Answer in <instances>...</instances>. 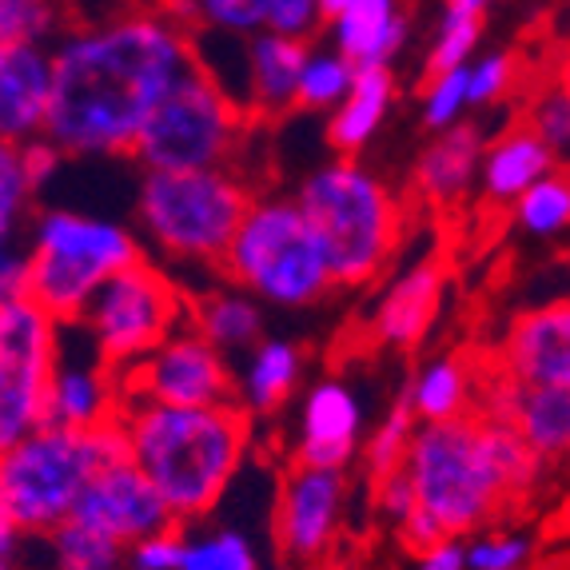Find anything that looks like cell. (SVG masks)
<instances>
[{"mask_svg": "<svg viewBox=\"0 0 570 570\" xmlns=\"http://www.w3.org/2000/svg\"><path fill=\"white\" fill-rule=\"evenodd\" d=\"M191 320L184 292L153 264H132L96 287L77 324L92 335L96 352L112 371H128L156 352L176 327Z\"/></svg>", "mask_w": 570, "mask_h": 570, "instance_id": "10", "label": "cell"}, {"mask_svg": "<svg viewBox=\"0 0 570 570\" xmlns=\"http://www.w3.org/2000/svg\"><path fill=\"white\" fill-rule=\"evenodd\" d=\"M299 208L324 244L335 287H363L380 276L403 239V212L383 180L352 160L315 168L299 191Z\"/></svg>", "mask_w": 570, "mask_h": 570, "instance_id": "4", "label": "cell"}, {"mask_svg": "<svg viewBox=\"0 0 570 570\" xmlns=\"http://www.w3.org/2000/svg\"><path fill=\"white\" fill-rule=\"evenodd\" d=\"M403 466L415 483L419 511H428L455 539L483 531L494 514L511 507V494L487 455L483 419L475 411L419 423Z\"/></svg>", "mask_w": 570, "mask_h": 570, "instance_id": "7", "label": "cell"}, {"mask_svg": "<svg viewBox=\"0 0 570 570\" xmlns=\"http://www.w3.org/2000/svg\"><path fill=\"white\" fill-rule=\"evenodd\" d=\"M554 164H559V156L547 148V140L531 124H519L494 144H487L479 184H483L491 204H519L547 171H554Z\"/></svg>", "mask_w": 570, "mask_h": 570, "instance_id": "23", "label": "cell"}, {"mask_svg": "<svg viewBox=\"0 0 570 570\" xmlns=\"http://www.w3.org/2000/svg\"><path fill=\"white\" fill-rule=\"evenodd\" d=\"M531 559V539L527 534H479L466 542V562L471 570H523Z\"/></svg>", "mask_w": 570, "mask_h": 570, "instance_id": "40", "label": "cell"}, {"mask_svg": "<svg viewBox=\"0 0 570 570\" xmlns=\"http://www.w3.org/2000/svg\"><path fill=\"white\" fill-rule=\"evenodd\" d=\"M551 80H554V85L562 88V92L570 96V45H567V48H562V52H559V65H554Z\"/></svg>", "mask_w": 570, "mask_h": 570, "instance_id": "50", "label": "cell"}, {"mask_svg": "<svg viewBox=\"0 0 570 570\" xmlns=\"http://www.w3.org/2000/svg\"><path fill=\"white\" fill-rule=\"evenodd\" d=\"M116 411H120V371L108 367L100 352L92 360H72L60 343L57 375L48 391V423L92 431L100 423H112Z\"/></svg>", "mask_w": 570, "mask_h": 570, "instance_id": "20", "label": "cell"}, {"mask_svg": "<svg viewBox=\"0 0 570 570\" xmlns=\"http://www.w3.org/2000/svg\"><path fill=\"white\" fill-rule=\"evenodd\" d=\"M307 57V40L259 29L247 45V112L284 116L287 108H295Z\"/></svg>", "mask_w": 570, "mask_h": 570, "instance_id": "22", "label": "cell"}, {"mask_svg": "<svg viewBox=\"0 0 570 570\" xmlns=\"http://www.w3.org/2000/svg\"><path fill=\"white\" fill-rule=\"evenodd\" d=\"M363 407L355 391L340 380H324L307 391L304 419H299V448L295 463L315 471H347L360 451Z\"/></svg>", "mask_w": 570, "mask_h": 570, "instance_id": "18", "label": "cell"}, {"mask_svg": "<svg viewBox=\"0 0 570 570\" xmlns=\"http://www.w3.org/2000/svg\"><path fill=\"white\" fill-rule=\"evenodd\" d=\"M371 494H375V511L387 514L395 527L407 523L411 514L419 511V494H415V483H411V475H407V466H400L395 475L380 479V483L371 487Z\"/></svg>", "mask_w": 570, "mask_h": 570, "instance_id": "45", "label": "cell"}, {"mask_svg": "<svg viewBox=\"0 0 570 570\" xmlns=\"http://www.w3.org/2000/svg\"><path fill=\"white\" fill-rule=\"evenodd\" d=\"M514 219L531 236H562L570 228V168L547 171L523 200L514 204Z\"/></svg>", "mask_w": 570, "mask_h": 570, "instance_id": "32", "label": "cell"}, {"mask_svg": "<svg viewBox=\"0 0 570 570\" xmlns=\"http://www.w3.org/2000/svg\"><path fill=\"white\" fill-rule=\"evenodd\" d=\"M191 327L208 335L219 352H252L264 340V307L252 292L232 287V292H204L191 304Z\"/></svg>", "mask_w": 570, "mask_h": 570, "instance_id": "27", "label": "cell"}, {"mask_svg": "<svg viewBox=\"0 0 570 570\" xmlns=\"http://www.w3.org/2000/svg\"><path fill=\"white\" fill-rule=\"evenodd\" d=\"M29 295V252L20 256L12 247H4V259H0V299H20Z\"/></svg>", "mask_w": 570, "mask_h": 570, "instance_id": "49", "label": "cell"}, {"mask_svg": "<svg viewBox=\"0 0 570 570\" xmlns=\"http://www.w3.org/2000/svg\"><path fill=\"white\" fill-rule=\"evenodd\" d=\"M244 120L247 108L232 100L216 72L196 57L144 124L132 156L144 168H228Z\"/></svg>", "mask_w": 570, "mask_h": 570, "instance_id": "9", "label": "cell"}, {"mask_svg": "<svg viewBox=\"0 0 570 570\" xmlns=\"http://www.w3.org/2000/svg\"><path fill=\"white\" fill-rule=\"evenodd\" d=\"M411 395H415V411L423 423H439V419H459L475 411V380L466 371L463 360H435L411 380Z\"/></svg>", "mask_w": 570, "mask_h": 570, "instance_id": "28", "label": "cell"}, {"mask_svg": "<svg viewBox=\"0 0 570 570\" xmlns=\"http://www.w3.org/2000/svg\"><path fill=\"white\" fill-rule=\"evenodd\" d=\"M471 108V65L439 72L423 88V124L431 132H443L451 124L463 120V112Z\"/></svg>", "mask_w": 570, "mask_h": 570, "instance_id": "37", "label": "cell"}, {"mask_svg": "<svg viewBox=\"0 0 570 570\" xmlns=\"http://www.w3.org/2000/svg\"><path fill=\"white\" fill-rule=\"evenodd\" d=\"M120 391L144 395L153 403H171V407L239 403V380L232 375L228 355L191 324L176 327L156 352L120 371Z\"/></svg>", "mask_w": 570, "mask_h": 570, "instance_id": "12", "label": "cell"}, {"mask_svg": "<svg viewBox=\"0 0 570 570\" xmlns=\"http://www.w3.org/2000/svg\"><path fill=\"white\" fill-rule=\"evenodd\" d=\"M479 37H483V12L448 9L443 20H439L428 60H423V77L431 80V77H439V72L471 65V52H475Z\"/></svg>", "mask_w": 570, "mask_h": 570, "instance_id": "35", "label": "cell"}, {"mask_svg": "<svg viewBox=\"0 0 570 570\" xmlns=\"http://www.w3.org/2000/svg\"><path fill=\"white\" fill-rule=\"evenodd\" d=\"M443 292H448V267L443 259H423V264L407 267L395 284L383 292L380 307L371 315V332L383 347H415L435 324L439 307H443Z\"/></svg>", "mask_w": 570, "mask_h": 570, "instance_id": "19", "label": "cell"}, {"mask_svg": "<svg viewBox=\"0 0 570 570\" xmlns=\"http://www.w3.org/2000/svg\"><path fill=\"white\" fill-rule=\"evenodd\" d=\"M448 9H466V12H487V4L491 0H443Z\"/></svg>", "mask_w": 570, "mask_h": 570, "instance_id": "52", "label": "cell"}, {"mask_svg": "<svg viewBox=\"0 0 570 570\" xmlns=\"http://www.w3.org/2000/svg\"><path fill=\"white\" fill-rule=\"evenodd\" d=\"M299 371H304V355L292 340H259L247 352L244 375H239V403L252 415H272L295 391Z\"/></svg>", "mask_w": 570, "mask_h": 570, "instance_id": "26", "label": "cell"}, {"mask_svg": "<svg viewBox=\"0 0 570 570\" xmlns=\"http://www.w3.org/2000/svg\"><path fill=\"white\" fill-rule=\"evenodd\" d=\"M0 451V519L24 534H52L68 523L96 471L132 455L120 419L92 431L45 423Z\"/></svg>", "mask_w": 570, "mask_h": 570, "instance_id": "3", "label": "cell"}, {"mask_svg": "<svg viewBox=\"0 0 570 570\" xmlns=\"http://www.w3.org/2000/svg\"><path fill=\"white\" fill-rule=\"evenodd\" d=\"M60 360V320L37 299H0V448L48 423V391Z\"/></svg>", "mask_w": 570, "mask_h": 570, "instance_id": "11", "label": "cell"}, {"mask_svg": "<svg viewBox=\"0 0 570 570\" xmlns=\"http://www.w3.org/2000/svg\"><path fill=\"white\" fill-rule=\"evenodd\" d=\"M343 507H347L343 471H315V466L295 463L284 491H279V511H276V539L287 559L295 562L320 559L335 542Z\"/></svg>", "mask_w": 570, "mask_h": 570, "instance_id": "14", "label": "cell"}, {"mask_svg": "<svg viewBox=\"0 0 570 570\" xmlns=\"http://www.w3.org/2000/svg\"><path fill=\"white\" fill-rule=\"evenodd\" d=\"M475 411L514 423L547 463L570 455V387H534L494 367L491 380L475 387Z\"/></svg>", "mask_w": 570, "mask_h": 570, "instance_id": "15", "label": "cell"}, {"mask_svg": "<svg viewBox=\"0 0 570 570\" xmlns=\"http://www.w3.org/2000/svg\"><path fill=\"white\" fill-rule=\"evenodd\" d=\"M355 60H347L340 48L332 52H312L304 68V80H299V92H295V108H340L347 100L355 85Z\"/></svg>", "mask_w": 570, "mask_h": 570, "instance_id": "34", "label": "cell"}, {"mask_svg": "<svg viewBox=\"0 0 570 570\" xmlns=\"http://www.w3.org/2000/svg\"><path fill=\"white\" fill-rule=\"evenodd\" d=\"M52 48L4 45L0 48V136L4 144H24L45 136L52 112Z\"/></svg>", "mask_w": 570, "mask_h": 570, "instance_id": "17", "label": "cell"}, {"mask_svg": "<svg viewBox=\"0 0 570 570\" xmlns=\"http://www.w3.org/2000/svg\"><path fill=\"white\" fill-rule=\"evenodd\" d=\"M519 65L511 52H487L483 60H471V108H487L503 100L514 88Z\"/></svg>", "mask_w": 570, "mask_h": 570, "instance_id": "41", "label": "cell"}, {"mask_svg": "<svg viewBox=\"0 0 570 570\" xmlns=\"http://www.w3.org/2000/svg\"><path fill=\"white\" fill-rule=\"evenodd\" d=\"M140 264V244L128 228L85 212H40L29 244V299L60 324L80 320L96 287Z\"/></svg>", "mask_w": 570, "mask_h": 570, "instance_id": "8", "label": "cell"}, {"mask_svg": "<svg viewBox=\"0 0 570 570\" xmlns=\"http://www.w3.org/2000/svg\"><path fill=\"white\" fill-rule=\"evenodd\" d=\"M499 367L534 387H570V299L514 315L499 347Z\"/></svg>", "mask_w": 570, "mask_h": 570, "instance_id": "16", "label": "cell"}, {"mask_svg": "<svg viewBox=\"0 0 570 570\" xmlns=\"http://www.w3.org/2000/svg\"><path fill=\"white\" fill-rule=\"evenodd\" d=\"M324 20L320 0H267V20L264 29L279 32V37H299L307 40Z\"/></svg>", "mask_w": 570, "mask_h": 570, "instance_id": "43", "label": "cell"}, {"mask_svg": "<svg viewBox=\"0 0 570 570\" xmlns=\"http://www.w3.org/2000/svg\"><path fill=\"white\" fill-rule=\"evenodd\" d=\"M335 48L355 65H391L407 40V17L400 0H355L340 20H332Z\"/></svg>", "mask_w": 570, "mask_h": 570, "instance_id": "25", "label": "cell"}, {"mask_svg": "<svg viewBox=\"0 0 570 570\" xmlns=\"http://www.w3.org/2000/svg\"><path fill=\"white\" fill-rule=\"evenodd\" d=\"M352 4H355V0H320V9H324V20H327V24H332V20H340L343 12L352 9Z\"/></svg>", "mask_w": 570, "mask_h": 570, "instance_id": "51", "label": "cell"}, {"mask_svg": "<svg viewBox=\"0 0 570 570\" xmlns=\"http://www.w3.org/2000/svg\"><path fill=\"white\" fill-rule=\"evenodd\" d=\"M256 196L228 168H144L140 228L171 259L219 264Z\"/></svg>", "mask_w": 570, "mask_h": 570, "instance_id": "6", "label": "cell"}, {"mask_svg": "<svg viewBox=\"0 0 570 570\" xmlns=\"http://www.w3.org/2000/svg\"><path fill=\"white\" fill-rule=\"evenodd\" d=\"M479 419H483L487 455H491L494 471H499V479H503L511 503H519V499H527V494L539 487L542 463H547V459L527 443V435L514 428V423H507V419H491V415H479Z\"/></svg>", "mask_w": 570, "mask_h": 570, "instance_id": "29", "label": "cell"}, {"mask_svg": "<svg viewBox=\"0 0 570 570\" xmlns=\"http://www.w3.org/2000/svg\"><path fill=\"white\" fill-rule=\"evenodd\" d=\"M527 124L547 140L559 160H570V96L559 85H542L527 105Z\"/></svg>", "mask_w": 570, "mask_h": 570, "instance_id": "39", "label": "cell"}, {"mask_svg": "<svg viewBox=\"0 0 570 570\" xmlns=\"http://www.w3.org/2000/svg\"><path fill=\"white\" fill-rule=\"evenodd\" d=\"M391 105H395V72H391V65H360L347 100L327 120V144L343 156L360 153L363 144L380 132Z\"/></svg>", "mask_w": 570, "mask_h": 570, "instance_id": "24", "label": "cell"}, {"mask_svg": "<svg viewBox=\"0 0 570 570\" xmlns=\"http://www.w3.org/2000/svg\"><path fill=\"white\" fill-rule=\"evenodd\" d=\"M219 272L259 304L276 307H307L335 287L324 244L295 196H267L252 204L219 259Z\"/></svg>", "mask_w": 570, "mask_h": 570, "instance_id": "5", "label": "cell"}, {"mask_svg": "<svg viewBox=\"0 0 570 570\" xmlns=\"http://www.w3.org/2000/svg\"><path fill=\"white\" fill-rule=\"evenodd\" d=\"M45 539L57 570H128V547L77 519L60 523Z\"/></svg>", "mask_w": 570, "mask_h": 570, "instance_id": "31", "label": "cell"}, {"mask_svg": "<svg viewBox=\"0 0 570 570\" xmlns=\"http://www.w3.org/2000/svg\"><path fill=\"white\" fill-rule=\"evenodd\" d=\"M247 415L252 411L244 403L171 407L128 391H120L116 411L132 459L160 487L180 523H196L224 499L252 439Z\"/></svg>", "mask_w": 570, "mask_h": 570, "instance_id": "2", "label": "cell"}, {"mask_svg": "<svg viewBox=\"0 0 570 570\" xmlns=\"http://www.w3.org/2000/svg\"><path fill=\"white\" fill-rule=\"evenodd\" d=\"M52 37H65V4L60 0H0V48L48 45Z\"/></svg>", "mask_w": 570, "mask_h": 570, "instance_id": "33", "label": "cell"}, {"mask_svg": "<svg viewBox=\"0 0 570 570\" xmlns=\"http://www.w3.org/2000/svg\"><path fill=\"white\" fill-rule=\"evenodd\" d=\"M72 519L112 534L124 547H136V542L153 539V534L180 527V519L160 494V487L144 475L132 455L96 471L92 483L80 494Z\"/></svg>", "mask_w": 570, "mask_h": 570, "instance_id": "13", "label": "cell"}, {"mask_svg": "<svg viewBox=\"0 0 570 570\" xmlns=\"http://www.w3.org/2000/svg\"><path fill=\"white\" fill-rule=\"evenodd\" d=\"M184 542H188V534H180V527L136 542V547H128V570H180Z\"/></svg>", "mask_w": 570, "mask_h": 570, "instance_id": "44", "label": "cell"}, {"mask_svg": "<svg viewBox=\"0 0 570 570\" xmlns=\"http://www.w3.org/2000/svg\"><path fill=\"white\" fill-rule=\"evenodd\" d=\"M32 196H37V188H32L29 171L20 164V148L17 144H0V236H4V247L17 236L20 216L29 212Z\"/></svg>", "mask_w": 570, "mask_h": 570, "instance_id": "38", "label": "cell"}, {"mask_svg": "<svg viewBox=\"0 0 570 570\" xmlns=\"http://www.w3.org/2000/svg\"><path fill=\"white\" fill-rule=\"evenodd\" d=\"M196 65V37L164 9L124 12L52 45V112L45 136L68 156H132L144 124Z\"/></svg>", "mask_w": 570, "mask_h": 570, "instance_id": "1", "label": "cell"}, {"mask_svg": "<svg viewBox=\"0 0 570 570\" xmlns=\"http://www.w3.org/2000/svg\"><path fill=\"white\" fill-rule=\"evenodd\" d=\"M204 24L236 37H256L267 20V0H200Z\"/></svg>", "mask_w": 570, "mask_h": 570, "instance_id": "42", "label": "cell"}, {"mask_svg": "<svg viewBox=\"0 0 570 570\" xmlns=\"http://www.w3.org/2000/svg\"><path fill=\"white\" fill-rule=\"evenodd\" d=\"M180 570H259L256 547L232 527H219L200 539L184 542Z\"/></svg>", "mask_w": 570, "mask_h": 570, "instance_id": "36", "label": "cell"}, {"mask_svg": "<svg viewBox=\"0 0 570 570\" xmlns=\"http://www.w3.org/2000/svg\"><path fill=\"white\" fill-rule=\"evenodd\" d=\"M419 411H415V395H411V383H403L395 391V400H391L387 415L380 419V428L375 435L367 439V483L375 487L380 479L395 475L403 463H407V451L415 443V431H419Z\"/></svg>", "mask_w": 570, "mask_h": 570, "instance_id": "30", "label": "cell"}, {"mask_svg": "<svg viewBox=\"0 0 570 570\" xmlns=\"http://www.w3.org/2000/svg\"><path fill=\"white\" fill-rule=\"evenodd\" d=\"M415 559H419L415 570H471V562H466V542L455 539V534H448V539L428 547V551L415 554Z\"/></svg>", "mask_w": 570, "mask_h": 570, "instance_id": "48", "label": "cell"}, {"mask_svg": "<svg viewBox=\"0 0 570 570\" xmlns=\"http://www.w3.org/2000/svg\"><path fill=\"white\" fill-rule=\"evenodd\" d=\"M20 148V164H24V171H29L32 188H45L52 176L60 171V164H65V148H60L57 140H48V136H37V140H24L17 144Z\"/></svg>", "mask_w": 570, "mask_h": 570, "instance_id": "46", "label": "cell"}, {"mask_svg": "<svg viewBox=\"0 0 570 570\" xmlns=\"http://www.w3.org/2000/svg\"><path fill=\"white\" fill-rule=\"evenodd\" d=\"M487 140L479 124H451L443 132H431L428 148L419 153L411 184L431 204H459L471 191V184L483 176Z\"/></svg>", "mask_w": 570, "mask_h": 570, "instance_id": "21", "label": "cell"}, {"mask_svg": "<svg viewBox=\"0 0 570 570\" xmlns=\"http://www.w3.org/2000/svg\"><path fill=\"white\" fill-rule=\"evenodd\" d=\"M395 531H400V542L407 547L411 554H423L428 547H435V542L448 539V531H443V527H439L428 511H415L407 523H400Z\"/></svg>", "mask_w": 570, "mask_h": 570, "instance_id": "47", "label": "cell"}]
</instances>
